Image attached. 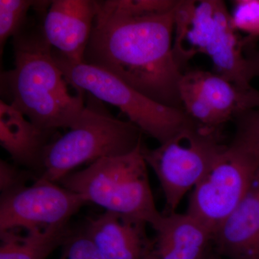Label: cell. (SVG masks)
I'll return each instance as SVG.
<instances>
[{
	"instance_id": "6da1fadb",
	"label": "cell",
	"mask_w": 259,
	"mask_h": 259,
	"mask_svg": "<svg viewBox=\"0 0 259 259\" xmlns=\"http://www.w3.org/2000/svg\"><path fill=\"white\" fill-rule=\"evenodd\" d=\"M176 8L164 14L127 17L97 5L83 63L105 70L158 104L184 110L179 90L183 72L172 41Z\"/></svg>"
},
{
	"instance_id": "7a4b0ae2",
	"label": "cell",
	"mask_w": 259,
	"mask_h": 259,
	"mask_svg": "<svg viewBox=\"0 0 259 259\" xmlns=\"http://www.w3.org/2000/svg\"><path fill=\"white\" fill-rule=\"evenodd\" d=\"M35 15L13 37L15 67L1 73L2 90L8 95V103L40 128L70 129L84 110V92L70 91L44 35V15Z\"/></svg>"
},
{
	"instance_id": "3957f363",
	"label": "cell",
	"mask_w": 259,
	"mask_h": 259,
	"mask_svg": "<svg viewBox=\"0 0 259 259\" xmlns=\"http://www.w3.org/2000/svg\"><path fill=\"white\" fill-rule=\"evenodd\" d=\"M142 146L123 156L97 160L59 182L87 202H93L107 212L141 220L155 230L163 215L155 204Z\"/></svg>"
},
{
	"instance_id": "277c9868",
	"label": "cell",
	"mask_w": 259,
	"mask_h": 259,
	"mask_svg": "<svg viewBox=\"0 0 259 259\" xmlns=\"http://www.w3.org/2000/svg\"><path fill=\"white\" fill-rule=\"evenodd\" d=\"M143 134L129 120L116 118L102 101L89 94L77 123L44 150L41 178L59 182L83 163L133 152L143 144Z\"/></svg>"
},
{
	"instance_id": "5b68a950",
	"label": "cell",
	"mask_w": 259,
	"mask_h": 259,
	"mask_svg": "<svg viewBox=\"0 0 259 259\" xmlns=\"http://www.w3.org/2000/svg\"><path fill=\"white\" fill-rule=\"evenodd\" d=\"M56 64L71 87L113 105L144 134L160 144L192 122L184 110L162 105L144 96L105 70L81 63L73 64L53 51Z\"/></svg>"
},
{
	"instance_id": "8992f818",
	"label": "cell",
	"mask_w": 259,
	"mask_h": 259,
	"mask_svg": "<svg viewBox=\"0 0 259 259\" xmlns=\"http://www.w3.org/2000/svg\"><path fill=\"white\" fill-rule=\"evenodd\" d=\"M226 146L221 144V132L199 126L193 120L154 149L143 144V156L164 194L167 214L175 212L186 193L202 180Z\"/></svg>"
},
{
	"instance_id": "52a82bcc",
	"label": "cell",
	"mask_w": 259,
	"mask_h": 259,
	"mask_svg": "<svg viewBox=\"0 0 259 259\" xmlns=\"http://www.w3.org/2000/svg\"><path fill=\"white\" fill-rule=\"evenodd\" d=\"M258 168L254 156L228 145L194 187L187 214L213 236L248 193Z\"/></svg>"
},
{
	"instance_id": "ba28073f",
	"label": "cell",
	"mask_w": 259,
	"mask_h": 259,
	"mask_svg": "<svg viewBox=\"0 0 259 259\" xmlns=\"http://www.w3.org/2000/svg\"><path fill=\"white\" fill-rule=\"evenodd\" d=\"M79 194L40 177L29 187L3 193L0 202V233L13 229L45 231L66 226L86 204Z\"/></svg>"
},
{
	"instance_id": "9c48e42d",
	"label": "cell",
	"mask_w": 259,
	"mask_h": 259,
	"mask_svg": "<svg viewBox=\"0 0 259 259\" xmlns=\"http://www.w3.org/2000/svg\"><path fill=\"white\" fill-rule=\"evenodd\" d=\"M182 107L194 122L215 132L243 110V92L215 72L193 69L182 73L179 84Z\"/></svg>"
},
{
	"instance_id": "30bf717a",
	"label": "cell",
	"mask_w": 259,
	"mask_h": 259,
	"mask_svg": "<svg viewBox=\"0 0 259 259\" xmlns=\"http://www.w3.org/2000/svg\"><path fill=\"white\" fill-rule=\"evenodd\" d=\"M96 13L93 0L51 1L42 27L53 51L73 64L83 63Z\"/></svg>"
},
{
	"instance_id": "8fae6325",
	"label": "cell",
	"mask_w": 259,
	"mask_h": 259,
	"mask_svg": "<svg viewBox=\"0 0 259 259\" xmlns=\"http://www.w3.org/2000/svg\"><path fill=\"white\" fill-rule=\"evenodd\" d=\"M212 244L229 259H259V168L241 203L213 233Z\"/></svg>"
},
{
	"instance_id": "7c38bea8",
	"label": "cell",
	"mask_w": 259,
	"mask_h": 259,
	"mask_svg": "<svg viewBox=\"0 0 259 259\" xmlns=\"http://www.w3.org/2000/svg\"><path fill=\"white\" fill-rule=\"evenodd\" d=\"M155 231L144 259H206L211 253L212 233L187 213L163 215Z\"/></svg>"
},
{
	"instance_id": "4fadbf2b",
	"label": "cell",
	"mask_w": 259,
	"mask_h": 259,
	"mask_svg": "<svg viewBox=\"0 0 259 259\" xmlns=\"http://www.w3.org/2000/svg\"><path fill=\"white\" fill-rule=\"evenodd\" d=\"M147 223L107 212L89 220L85 234L105 259H144L151 243Z\"/></svg>"
},
{
	"instance_id": "5bb4252c",
	"label": "cell",
	"mask_w": 259,
	"mask_h": 259,
	"mask_svg": "<svg viewBox=\"0 0 259 259\" xmlns=\"http://www.w3.org/2000/svg\"><path fill=\"white\" fill-rule=\"evenodd\" d=\"M245 48L244 37L233 28L231 13L225 2L221 1L204 55L212 61L216 74L231 81L242 92L252 88Z\"/></svg>"
},
{
	"instance_id": "9a60e30c",
	"label": "cell",
	"mask_w": 259,
	"mask_h": 259,
	"mask_svg": "<svg viewBox=\"0 0 259 259\" xmlns=\"http://www.w3.org/2000/svg\"><path fill=\"white\" fill-rule=\"evenodd\" d=\"M221 0H180L175 13L173 51L182 66L197 54H204L214 28Z\"/></svg>"
},
{
	"instance_id": "2e32d148",
	"label": "cell",
	"mask_w": 259,
	"mask_h": 259,
	"mask_svg": "<svg viewBox=\"0 0 259 259\" xmlns=\"http://www.w3.org/2000/svg\"><path fill=\"white\" fill-rule=\"evenodd\" d=\"M54 131L34 125L9 103L0 101V143L18 163L40 166L49 136Z\"/></svg>"
},
{
	"instance_id": "e0dca14e",
	"label": "cell",
	"mask_w": 259,
	"mask_h": 259,
	"mask_svg": "<svg viewBox=\"0 0 259 259\" xmlns=\"http://www.w3.org/2000/svg\"><path fill=\"white\" fill-rule=\"evenodd\" d=\"M0 233V259H47L69 236L66 226L45 231H25L24 235L17 229Z\"/></svg>"
},
{
	"instance_id": "ac0fdd59",
	"label": "cell",
	"mask_w": 259,
	"mask_h": 259,
	"mask_svg": "<svg viewBox=\"0 0 259 259\" xmlns=\"http://www.w3.org/2000/svg\"><path fill=\"white\" fill-rule=\"evenodd\" d=\"M180 0H105L97 1L100 9L127 17L164 14L177 8Z\"/></svg>"
},
{
	"instance_id": "d6986e66",
	"label": "cell",
	"mask_w": 259,
	"mask_h": 259,
	"mask_svg": "<svg viewBox=\"0 0 259 259\" xmlns=\"http://www.w3.org/2000/svg\"><path fill=\"white\" fill-rule=\"evenodd\" d=\"M232 5V25L237 32L244 34L245 52L254 49L259 40V0H233Z\"/></svg>"
},
{
	"instance_id": "ffe728a7",
	"label": "cell",
	"mask_w": 259,
	"mask_h": 259,
	"mask_svg": "<svg viewBox=\"0 0 259 259\" xmlns=\"http://www.w3.org/2000/svg\"><path fill=\"white\" fill-rule=\"evenodd\" d=\"M32 0H0V51L10 37L21 31L28 22V13L35 5Z\"/></svg>"
},
{
	"instance_id": "44dd1931",
	"label": "cell",
	"mask_w": 259,
	"mask_h": 259,
	"mask_svg": "<svg viewBox=\"0 0 259 259\" xmlns=\"http://www.w3.org/2000/svg\"><path fill=\"white\" fill-rule=\"evenodd\" d=\"M236 133L232 146L254 156L259 161V109H245L235 115Z\"/></svg>"
},
{
	"instance_id": "7402d4cb",
	"label": "cell",
	"mask_w": 259,
	"mask_h": 259,
	"mask_svg": "<svg viewBox=\"0 0 259 259\" xmlns=\"http://www.w3.org/2000/svg\"><path fill=\"white\" fill-rule=\"evenodd\" d=\"M61 245L59 259H105L84 232L69 235Z\"/></svg>"
},
{
	"instance_id": "603a6c76",
	"label": "cell",
	"mask_w": 259,
	"mask_h": 259,
	"mask_svg": "<svg viewBox=\"0 0 259 259\" xmlns=\"http://www.w3.org/2000/svg\"><path fill=\"white\" fill-rule=\"evenodd\" d=\"M0 173H1V190L3 193L16 189L15 187L17 181V170L9 163L1 161L0 163Z\"/></svg>"
},
{
	"instance_id": "cb8c5ba5",
	"label": "cell",
	"mask_w": 259,
	"mask_h": 259,
	"mask_svg": "<svg viewBox=\"0 0 259 259\" xmlns=\"http://www.w3.org/2000/svg\"><path fill=\"white\" fill-rule=\"evenodd\" d=\"M248 76L250 81L255 77H259V51L252 49L245 52Z\"/></svg>"
},
{
	"instance_id": "d4e9b609",
	"label": "cell",
	"mask_w": 259,
	"mask_h": 259,
	"mask_svg": "<svg viewBox=\"0 0 259 259\" xmlns=\"http://www.w3.org/2000/svg\"><path fill=\"white\" fill-rule=\"evenodd\" d=\"M241 105L243 110L259 109V92L253 88L243 92L241 95Z\"/></svg>"
},
{
	"instance_id": "484cf974",
	"label": "cell",
	"mask_w": 259,
	"mask_h": 259,
	"mask_svg": "<svg viewBox=\"0 0 259 259\" xmlns=\"http://www.w3.org/2000/svg\"><path fill=\"white\" fill-rule=\"evenodd\" d=\"M206 259H218V257L216 256L215 255L212 254V253H210V254L209 255V256L207 257Z\"/></svg>"
}]
</instances>
